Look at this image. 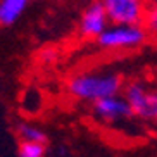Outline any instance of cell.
Listing matches in <instances>:
<instances>
[{"label":"cell","mask_w":157,"mask_h":157,"mask_svg":"<svg viewBox=\"0 0 157 157\" xmlns=\"http://www.w3.org/2000/svg\"><path fill=\"white\" fill-rule=\"evenodd\" d=\"M124 81L117 73H81L67 81V92L78 100L97 102L123 92Z\"/></svg>","instance_id":"cell-1"},{"label":"cell","mask_w":157,"mask_h":157,"mask_svg":"<svg viewBox=\"0 0 157 157\" xmlns=\"http://www.w3.org/2000/svg\"><path fill=\"white\" fill-rule=\"evenodd\" d=\"M147 36L143 26L109 24L105 31L97 38V43L104 50H131L142 45Z\"/></svg>","instance_id":"cell-2"},{"label":"cell","mask_w":157,"mask_h":157,"mask_svg":"<svg viewBox=\"0 0 157 157\" xmlns=\"http://www.w3.org/2000/svg\"><path fill=\"white\" fill-rule=\"evenodd\" d=\"M111 24L142 26L150 7L148 0H100Z\"/></svg>","instance_id":"cell-3"},{"label":"cell","mask_w":157,"mask_h":157,"mask_svg":"<svg viewBox=\"0 0 157 157\" xmlns=\"http://www.w3.org/2000/svg\"><path fill=\"white\" fill-rule=\"evenodd\" d=\"M123 97L126 98L131 114L140 119H152L154 121V109H155V98L157 92L148 90L142 81L135 79L128 81L123 86Z\"/></svg>","instance_id":"cell-4"},{"label":"cell","mask_w":157,"mask_h":157,"mask_svg":"<svg viewBox=\"0 0 157 157\" xmlns=\"http://www.w3.org/2000/svg\"><path fill=\"white\" fill-rule=\"evenodd\" d=\"M92 111H93V116L97 119L104 121V123H109V124L119 123V121H126L133 116L126 98L123 97V93L93 102Z\"/></svg>","instance_id":"cell-5"},{"label":"cell","mask_w":157,"mask_h":157,"mask_svg":"<svg viewBox=\"0 0 157 157\" xmlns=\"http://www.w3.org/2000/svg\"><path fill=\"white\" fill-rule=\"evenodd\" d=\"M109 19L104 7H102L100 0H93L86 5V9L81 14V21H79V31L85 38H95L97 40L102 33L109 26Z\"/></svg>","instance_id":"cell-6"},{"label":"cell","mask_w":157,"mask_h":157,"mask_svg":"<svg viewBox=\"0 0 157 157\" xmlns=\"http://www.w3.org/2000/svg\"><path fill=\"white\" fill-rule=\"evenodd\" d=\"M29 0H0V24L12 26L21 17Z\"/></svg>","instance_id":"cell-7"},{"label":"cell","mask_w":157,"mask_h":157,"mask_svg":"<svg viewBox=\"0 0 157 157\" xmlns=\"http://www.w3.org/2000/svg\"><path fill=\"white\" fill-rule=\"evenodd\" d=\"M17 133L21 136V142H33V143H47V135L42 128H38L29 123H23L17 126Z\"/></svg>","instance_id":"cell-8"},{"label":"cell","mask_w":157,"mask_h":157,"mask_svg":"<svg viewBox=\"0 0 157 157\" xmlns=\"http://www.w3.org/2000/svg\"><path fill=\"white\" fill-rule=\"evenodd\" d=\"M19 157H47V147L43 143L21 142L17 148Z\"/></svg>","instance_id":"cell-9"},{"label":"cell","mask_w":157,"mask_h":157,"mask_svg":"<svg viewBox=\"0 0 157 157\" xmlns=\"http://www.w3.org/2000/svg\"><path fill=\"white\" fill-rule=\"evenodd\" d=\"M142 26L145 28L148 36H157V4H152L148 7Z\"/></svg>","instance_id":"cell-10"},{"label":"cell","mask_w":157,"mask_h":157,"mask_svg":"<svg viewBox=\"0 0 157 157\" xmlns=\"http://www.w3.org/2000/svg\"><path fill=\"white\" fill-rule=\"evenodd\" d=\"M154 121L157 123V98H155V109H154Z\"/></svg>","instance_id":"cell-11"},{"label":"cell","mask_w":157,"mask_h":157,"mask_svg":"<svg viewBox=\"0 0 157 157\" xmlns=\"http://www.w3.org/2000/svg\"><path fill=\"white\" fill-rule=\"evenodd\" d=\"M148 4L152 5V4H157V0H148Z\"/></svg>","instance_id":"cell-12"},{"label":"cell","mask_w":157,"mask_h":157,"mask_svg":"<svg viewBox=\"0 0 157 157\" xmlns=\"http://www.w3.org/2000/svg\"><path fill=\"white\" fill-rule=\"evenodd\" d=\"M56 157H59V155H56Z\"/></svg>","instance_id":"cell-13"}]
</instances>
